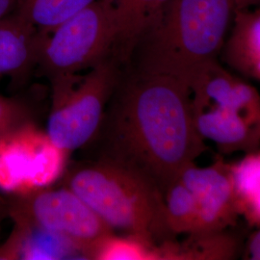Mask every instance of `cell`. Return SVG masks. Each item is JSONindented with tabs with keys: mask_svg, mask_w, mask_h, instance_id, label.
<instances>
[{
	"mask_svg": "<svg viewBox=\"0 0 260 260\" xmlns=\"http://www.w3.org/2000/svg\"><path fill=\"white\" fill-rule=\"evenodd\" d=\"M100 156L147 178L164 195L207 150L187 84L122 66L95 136Z\"/></svg>",
	"mask_w": 260,
	"mask_h": 260,
	"instance_id": "6da1fadb",
	"label": "cell"
},
{
	"mask_svg": "<svg viewBox=\"0 0 260 260\" xmlns=\"http://www.w3.org/2000/svg\"><path fill=\"white\" fill-rule=\"evenodd\" d=\"M235 9V0H169L124 66L190 86L219 60Z\"/></svg>",
	"mask_w": 260,
	"mask_h": 260,
	"instance_id": "7a4b0ae2",
	"label": "cell"
},
{
	"mask_svg": "<svg viewBox=\"0 0 260 260\" xmlns=\"http://www.w3.org/2000/svg\"><path fill=\"white\" fill-rule=\"evenodd\" d=\"M112 229L153 244L177 240L167 223L164 195L139 174L103 159L69 171L62 181Z\"/></svg>",
	"mask_w": 260,
	"mask_h": 260,
	"instance_id": "3957f363",
	"label": "cell"
},
{
	"mask_svg": "<svg viewBox=\"0 0 260 260\" xmlns=\"http://www.w3.org/2000/svg\"><path fill=\"white\" fill-rule=\"evenodd\" d=\"M196 127L223 154L260 147V93L216 60L189 86Z\"/></svg>",
	"mask_w": 260,
	"mask_h": 260,
	"instance_id": "277c9868",
	"label": "cell"
},
{
	"mask_svg": "<svg viewBox=\"0 0 260 260\" xmlns=\"http://www.w3.org/2000/svg\"><path fill=\"white\" fill-rule=\"evenodd\" d=\"M121 67L112 56L85 75L50 83L52 106L46 132L57 148L71 153L93 141Z\"/></svg>",
	"mask_w": 260,
	"mask_h": 260,
	"instance_id": "5b68a950",
	"label": "cell"
},
{
	"mask_svg": "<svg viewBox=\"0 0 260 260\" xmlns=\"http://www.w3.org/2000/svg\"><path fill=\"white\" fill-rule=\"evenodd\" d=\"M115 42V0H96L47 36L35 72L49 83L79 75L112 57Z\"/></svg>",
	"mask_w": 260,
	"mask_h": 260,
	"instance_id": "8992f818",
	"label": "cell"
},
{
	"mask_svg": "<svg viewBox=\"0 0 260 260\" xmlns=\"http://www.w3.org/2000/svg\"><path fill=\"white\" fill-rule=\"evenodd\" d=\"M7 214L14 223H25L73 243L85 259L114 230L69 187H45L9 196Z\"/></svg>",
	"mask_w": 260,
	"mask_h": 260,
	"instance_id": "52a82bcc",
	"label": "cell"
},
{
	"mask_svg": "<svg viewBox=\"0 0 260 260\" xmlns=\"http://www.w3.org/2000/svg\"><path fill=\"white\" fill-rule=\"evenodd\" d=\"M69 153L31 121L0 135V190L21 195L51 185Z\"/></svg>",
	"mask_w": 260,
	"mask_h": 260,
	"instance_id": "ba28073f",
	"label": "cell"
},
{
	"mask_svg": "<svg viewBox=\"0 0 260 260\" xmlns=\"http://www.w3.org/2000/svg\"><path fill=\"white\" fill-rule=\"evenodd\" d=\"M178 179L194 196L197 205L196 233L220 232L234 226L239 219L231 163L218 158L206 167L189 165Z\"/></svg>",
	"mask_w": 260,
	"mask_h": 260,
	"instance_id": "9c48e42d",
	"label": "cell"
},
{
	"mask_svg": "<svg viewBox=\"0 0 260 260\" xmlns=\"http://www.w3.org/2000/svg\"><path fill=\"white\" fill-rule=\"evenodd\" d=\"M47 38L16 11L0 19V76L35 72Z\"/></svg>",
	"mask_w": 260,
	"mask_h": 260,
	"instance_id": "30bf717a",
	"label": "cell"
},
{
	"mask_svg": "<svg viewBox=\"0 0 260 260\" xmlns=\"http://www.w3.org/2000/svg\"><path fill=\"white\" fill-rule=\"evenodd\" d=\"M220 56L236 74L260 82V6L235 9Z\"/></svg>",
	"mask_w": 260,
	"mask_h": 260,
	"instance_id": "8fae6325",
	"label": "cell"
},
{
	"mask_svg": "<svg viewBox=\"0 0 260 260\" xmlns=\"http://www.w3.org/2000/svg\"><path fill=\"white\" fill-rule=\"evenodd\" d=\"M85 259L73 243L25 223H14L9 238L0 246V260Z\"/></svg>",
	"mask_w": 260,
	"mask_h": 260,
	"instance_id": "7c38bea8",
	"label": "cell"
},
{
	"mask_svg": "<svg viewBox=\"0 0 260 260\" xmlns=\"http://www.w3.org/2000/svg\"><path fill=\"white\" fill-rule=\"evenodd\" d=\"M169 0H115L116 42L113 57L126 65L142 36L153 24Z\"/></svg>",
	"mask_w": 260,
	"mask_h": 260,
	"instance_id": "4fadbf2b",
	"label": "cell"
},
{
	"mask_svg": "<svg viewBox=\"0 0 260 260\" xmlns=\"http://www.w3.org/2000/svg\"><path fill=\"white\" fill-rule=\"evenodd\" d=\"M233 189L240 217L251 226L260 229V150L246 153L231 163Z\"/></svg>",
	"mask_w": 260,
	"mask_h": 260,
	"instance_id": "5bb4252c",
	"label": "cell"
},
{
	"mask_svg": "<svg viewBox=\"0 0 260 260\" xmlns=\"http://www.w3.org/2000/svg\"><path fill=\"white\" fill-rule=\"evenodd\" d=\"M241 251L240 238L230 229L191 233L184 241L177 242V260L236 259Z\"/></svg>",
	"mask_w": 260,
	"mask_h": 260,
	"instance_id": "9a60e30c",
	"label": "cell"
},
{
	"mask_svg": "<svg viewBox=\"0 0 260 260\" xmlns=\"http://www.w3.org/2000/svg\"><path fill=\"white\" fill-rule=\"evenodd\" d=\"M94 1L96 0H19L15 11L42 34L48 36Z\"/></svg>",
	"mask_w": 260,
	"mask_h": 260,
	"instance_id": "2e32d148",
	"label": "cell"
},
{
	"mask_svg": "<svg viewBox=\"0 0 260 260\" xmlns=\"http://www.w3.org/2000/svg\"><path fill=\"white\" fill-rule=\"evenodd\" d=\"M90 259L163 260L160 244L156 245L136 235L117 236L111 233L95 246Z\"/></svg>",
	"mask_w": 260,
	"mask_h": 260,
	"instance_id": "e0dca14e",
	"label": "cell"
},
{
	"mask_svg": "<svg viewBox=\"0 0 260 260\" xmlns=\"http://www.w3.org/2000/svg\"><path fill=\"white\" fill-rule=\"evenodd\" d=\"M167 223L176 236L191 234L197 229V205L194 196L179 179L164 194Z\"/></svg>",
	"mask_w": 260,
	"mask_h": 260,
	"instance_id": "ac0fdd59",
	"label": "cell"
},
{
	"mask_svg": "<svg viewBox=\"0 0 260 260\" xmlns=\"http://www.w3.org/2000/svg\"><path fill=\"white\" fill-rule=\"evenodd\" d=\"M31 121L27 107L17 100L0 95V135Z\"/></svg>",
	"mask_w": 260,
	"mask_h": 260,
	"instance_id": "d6986e66",
	"label": "cell"
},
{
	"mask_svg": "<svg viewBox=\"0 0 260 260\" xmlns=\"http://www.w3.org/2000/svg\"><path fill=\"white\" fill-rule=\"evenodd\" d=\"M244 258L251 260H260V229L256 230L249 238Z\"/></svg>",
	"mask_w": 260,
	"mask_h": 260,
	"instance_id": "ffe728a7",
	"label": "cell"
},
{
	"mask_svg": "<svg viewBox=\"0 0 260 260\" xmlns=\"http://www.w3.org/2000/svg\"><path fill=\"white\" fill-rule=\"evenodd\" d=\"M19 2V0H0V19H4L13 13Z\"/></svg>",
	"mask_w": 260,
	"mask_h": 260,
	"instance_id": "44dd1931",
	"label": "cell"
},
{
	"mask_svg": "<svg viewBox=\"0 0 260 260\" xmlns=\"http://www.w3.org/2000/svg\"><path fill=\"white\" fill-rule=\"evenodd\" d=\"M236 9H245L260 6V0H235Z\"/></svg>",
	"mask_w": 260,
	"mask_h": 260,
	"instance_id": "7402d4cb",
	"label": "cell"
},
{
	"mask_svg": "<svg viewBox=\"0 0 260 260\" xmlns=\"http://www.w3.org/2000/svg\"><path fill=\"white\" fill-rule=\"evenodd\" d=\"M6 214H7V201L2 196H0V220Z\"/></svg>",
	"mask_w": 260,
	"mask_h": 260,
	"instance_id": "603a6c76",
	"label": "cell"
}]
</instances>
